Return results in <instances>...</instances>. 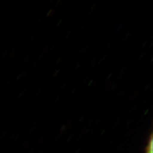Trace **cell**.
<instances>
[{
  "mask_svg": "<svg viewBox=\"0 0 153 153\" xmlns=\"http://www.w3.org/2000/svg\"><path fill=\"white\" fill-rule=\"evenodd\" d=\"M145 153H153V136L151 134L146 148Z\"/></svg>",
  "mask_w": 153,
  "mask_h": 153,
  "instance_id": "1",
  "label": "cell"
}]
</instances>
